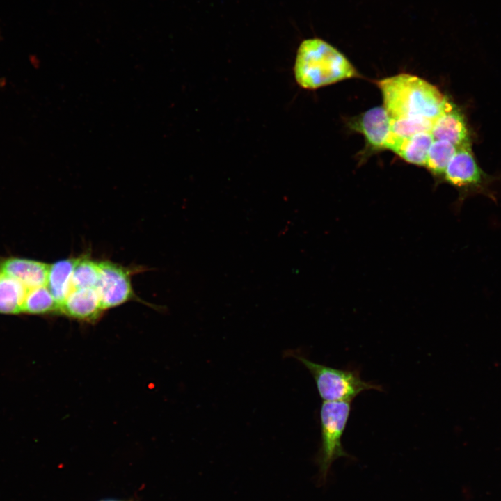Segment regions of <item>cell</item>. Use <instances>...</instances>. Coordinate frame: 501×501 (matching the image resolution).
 <instances>
[{
    "label": "cell",
    "instance_id": "3957f363",
    "mask_svg": "<svg viewBox=\"0 0 501 501\" xmlns=\"http://www.w3.org/2000/svg\"><path fill=\"white\" fill-rule=\"evenodd\" d=\"M312 375L317 391L324 401H351L369 390L381 391L378 384L362 379L356 368H333L316 363L301 354H293Z\"/></svg>",
    "mask_w": 501,
    "mask_h": 501
},
{
    "label": "cell",
    "instance_id": "5b68a950",
    "mask_svg": "<svg viewBox=\"0 0 501 501\" xmlns=\"http://www.w3.org/2000/svg\"><path fill=\"white\" fill-rule=\"evenodd\" d=\"M445 180L459 191L455 208L460 209L466 198L475 194H482L496 202L495 195L489 188L493 178L487 176L477 165L470 145L457 148L448 164Z\"/></svg>",
    "mask_w": 501,
    "mask_h": 501
},
{
    "label": "cell",
    "instance_id": "52a82bcc",
    "mask_svg": "<svg viewBox=\"0 0 501 501\" xmlns=\"http://www.w3.org/2000/svg\"><path fill=\"white\" fill-rule=\"evenodd\" d=\"M351 129L361 133L367 144L374 150L385 149L392 134L391 118L384 106H376L353 118Z\"/></svg>",
    "mask_w": 501,
    "mask_h": 501
},
{
    "label": "cell",
    "instance_id": "5bb4252c",
    "mask_svg": "<svg viewBox=\"0 0 501 501\" xmlns=\"http://www.w3.org/2000/svg\"><path fill=\"white\" fill-rule=\"evenodd\" d=\"M55 311H60V305L47 285L28 289L22 312L45 314Z\"/></svg>",
    "mask_w": 501,
    "mask_h": 501
},
{
    "label": "cell",
    "instance_id": "e0dca14e",
    "mask_svg": "<svg viewBox=\"0 0 501 501\" xmlns=\"http://www.w3.org/2000/svg\"><path fill=\"white\" fill-rule=\"evenodd\" d=\"M434 121L422 117L391 118V131L399 137H410L422 132H431Z\"/></svg>",
    "mask_w": 501,
    "mask_h": 501
},
{
    "label": "cell",
    "instance_id": "7c38bea8",
    "mask_svg": "<svg viewBox=\"0 0 501 501\" xmlns=\"http://www.w3.org/2000/svg\"><path fill=\"white\" fill-rule=\"evenodd\" d=\"M77 259L62 260L49 265L47 287L61 305L72 290V273Z\"/></svg>",
    "mask_w": 501,
    "mask_h": 501
},
{
    "label": "cell",
    "instance_id": "2e32d148",
    "mask_svg": "<svg viewBox=\"0 0 501 501\" xmlns=\"http://www.w3.org/2000/svg\"><path fill=\"white\" fill-rule=\"evenodd\" d=\"M100 273V262L86 258L77 259L72 273L73 288L96 289Z\"/></svg>",
    "mask_w": 501,
    "mask_h": 501
},
{
    "label": "cell",
    "instance_id": "8992f818",
    "mask_svg": "<svg viewBox=\"0 0 501 501\" xmlns=\"http://www.w3.org/2000/svg\"><path fill=\"white\" fill-rule=\"evenodd\" d=\"M100 268L96 290L104 310L118 306L133 296L127 271L109 262H100Z\"/></svg>",
    "mask_w": 501,
    "mask_h": 501
},
{
    "label": "cell",
    "instance_id": "ac0fdd59",
    "mask_svg": "<svg viewBox=\"0 0 501 501\" xmlns=\"http://www.w3.org/2000/svg\"><path fill=\"white\" fill-rule=\"evenodd\" d=\"M104 501H116V500H104Z\"/></svg>",
    "mask_w": 501,
    "mask_h": 501
},
{
    "label": "cell",
    "instance_id": "30bf717a",
    "mask_svg": "<svg viewBox=\"0 0 501 501\" xmlns=\"http://www.w3.org/2000/svg\"><path fill=\"white\" fill-rule=\"evenodd\" d=\"M49 265L17 257L0 261V271L19 280L27 289L47 285Z\"/></svg>",
    "mask_w": 501,
    "mask_h": 501
},
{
    "label": "cell",
    "instance_id": "8fae6325",
    "mask_svg": "<svg viewBox=\"0 0 501 501\" xmlns=\"http://www.w3.org/2000/svg\"><path fill=\"white\" fill-rule=\"evenodd\" d=\"M434 141L431 132H422L406 138L399 137L392 132L385 149L394 152L408 163L425 166Z\"/></svg>",
    "mask_w": 501,
    "mask_h": 501
},
{
    "label": "cell",
    "instance_id": "9c48e42d",
    "mask_svg": "<svg viewBox=\"0 0 501 501\" xmlns=\"http://www.w3.org/2000/svg\"><path fill=\"white\" fill-rule=\"evenodd\" d=\"M104 310L94 288H73L60 306L67 317L86 322L95 321Z\"/></svg>",
    "mask_w": 501,
    "mask_h": 501
},
{
    "label": "cell",
    "instance_id": "ba28073f",
    "mask_svg": "<svg viewBox=\"0 0 501 501\" xmlns=\"http://www.w3.org/2000/svg\"><path fill=\"white\" fill-rule=\"evenodd\" d=\"M431 134L434 140L447 141L457 148L470 145L465 118L450 100L443 112L434 121Z\"/></svg>",
    "mask_w": 501,
    "mask_h": 501
},
{
    "label": "cell",
    "instance_id": "6da1fadb",
    "mask_svg": "<svg viewBox=\"0 0 501 501\" xmlns=\"http://www.w3.org/2000/svg\"><path fill=\"white\" fill-rule=\"evenodd\" d=\"M390 118L422 117L435 120L448 99L435 86L412 74H399L377 82Z\"/></svg>",
    "mask_w": 501,
    "mask_h": 501
},
{
    "label": "cell",
    "instance_id": "d6986e66",
    "mask_svg": "<svg viewBox=\"0 0 501 501\" xmlns=\"http://www.w3.org/2000/svg\"><path fill=\"white\" fill-rule=\"evenodd\" d=\"M1 84H3V83H1V80H0V85H1Z\"/></svg>",
    "mask_w": 501,
    "mask_h": 501
},
{
    "label": "cell",
    "instance_id": "7a4b0ae2",
    "mask_svg": "<svg viewBox=\"0 0 501 501\" xmlns=\"http://www.w3.org/2000/svg\"><path fill=\"white\" fill-rule=\"evenodd\" d=\"M294 72L297 84L305 89H316L358 76L340 51L319 38L307 39L300 44Z\"/></svg>",
    "mask_w": 501,
    "mask_h": 501
},
{
    "label": "cell",
    "instance_id": "9a60e30c",
    "mask_svg": "<svg viewBox=\"0 0 501 501\" xmlns=\"http://www.w3.org/2000/svg\"><path fill=\"white\" fill-rule=\"evenodd\" d=\"M456 150L457 148L447 141L434 140L429 148L425 166L435 175H444Z\"/></svg>",
    "mask_w": 501,
    "mask_h": 501
},
{
    "label": "cell",
    "instance_id": "4fadbf2b",
    "mask_svg": "<svg viewBox=\"0 0 501 501\" xmlns=\"http://www.w3.org/2000/svg\"><path fill=\"white\" fill-rule=\"evenodd\" d=\"M27 290L19 280L0 271V312L15 314L22 312Z\"/></svg>",
    "mask_w": 501,
    "mask_h": 501
},
{
    "label": "cell",
    "instance_id": "277c9868",
    "mask_svg": "<svg viewBox=\"0 0 501 501\" xmlns=\"http://www.w3.org/2000/svg\"><path fill=\"white\" fill-rule=\"evenodd\" d=\"M351 410V401H324L319 411L321 446L317 457L321 480H325L333 462L349 457L342 444Z\"/></svg>",
    "mask_w": 501,
    "mask_h": 501
}]
</instances>
